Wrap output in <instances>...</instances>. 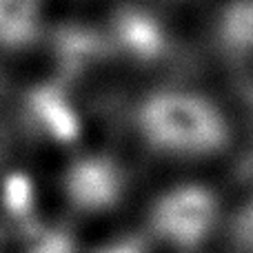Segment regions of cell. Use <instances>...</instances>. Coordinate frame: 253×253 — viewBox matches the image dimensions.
Returning <instances> with one entry per match:
<instances>
[{"label":"cell","mask_w":253,"mask_h":253,"mask_svg":"<svg viewBox=\"0 0 253 253\" xmlns=\"http://www.w3.org/2000/svg\"><path fill=\"white\" fill-rule=\"evenodd\" d=\"M53 0H0V56H53Z\"/></svg>","instance_id":"obj_1"},{"label":"cell","mask_w":253,"mask_h":253,"mask_svg":"<svg viewBox=\"0 0 253 253\" xmlns=\"http://www.w3.org/2000/svg\"><path fill=\"white\" fill-rule=\"evenodd\" d=\"M207 2L218 9L220 13H224V11H229V9L238 7V4H247V2H253V0H207Z\"/></svg>","instance_id":"obj_2"},{"label":"cell","mask_w":253,"mask_h":253,"mask_svg":"<svg viewBox=\"0 0 253 253\" xmlns=\"http://www.w3.org/2000/svg\"><path fill=\"white\" fill-rule=\"evenodd\" d=\"M245 67H247V74L253 78V47L247 51V56H245Z\"/></svg>","instance_id":"obj_3"}]
</instances>
